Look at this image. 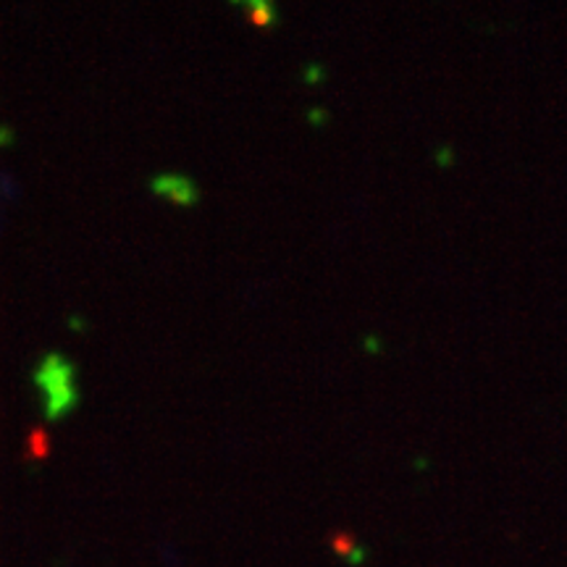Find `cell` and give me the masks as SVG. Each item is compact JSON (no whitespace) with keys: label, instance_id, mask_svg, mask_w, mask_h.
Instances as JSON below:
<instances>
[{"label":"cell","instance_id":"cell-1","mask_svg":"<svg viewBox=\"0 0 567 567\" xmlns=\"http://www.w3.org/2000/svg\"><path fill=\"white\" fill-rule=\"evenodd\" d=\"M247 11H250V19L255 21V24H271L274 17H276V13L268 9V6H264V3H255Z\"/></svg>","mask_w":567,"mask_h":567},{"label":"cell","instance_id":"cell-2","mask_svg":"<svg viewBox=\"0 0 567 567\" xmlns=\"http://www.w3.org/2000/svg\"><path fill=\"white\" fill-rule=\"evenodd\" d=\"M32 452L38 457H45L48 455V436L42 434V431H38V434L32 436Z\"/></svg>","mask_w":567,"mask_h":567}]
</instances>
